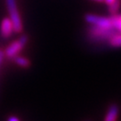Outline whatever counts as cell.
I'll use <instances>...</instances> for the list:
<instances>
[{
    "mask_svg": "<svg viewBox=\"0 0 121 121\" xmlns=\"http://www.w3.org/2000/svg\"><path fill=\"white\" fill-rule=\"evenodd\" d=\"M14 61H15V63H16L18 65H20V66H22V67H28L30 64V61L28 60L27 58L23 57V56H14Z\"/></svg>",
    "mask_w": 121,
    "mask_h": 121,
    "instance_id": "10",
    "label": "cell"
},
{
    "mask_svg": "<svg viewBox=\"0 0 121 121\" xmlns=\"http://www.w3.org/2000/svg\"><path fill=\"white\" fill-rule=\"evenodd\" d=\"M108 44L112 48H121V33L117 32L108 40Z\"/></svg>",
    "mask_w": 121,
    "mask_h": 121,
    "instance_id": "7",
    "label": "cell"
},
{
    "mask_svg": "<svg viewBox=\"0 0 121 121\" xmlns=\"http://www.w3.org/2000/svg\"><path fill=\"white\" fill-rule=\"evenodd\" d=\"M120 4H121V0H116L111 4H109L108 5V12H109V13L111 15L117 13L118 10L120 8Z\"/></svg>",
    "mask_w": 121,
    "mask_h": 121,
    "instance_id": "9",
    "label": "cell"
},
{
    "mask_svg": "<svg viewBox=\"0 0 121 121\" xmlns=\"http://www.w3.org/2000/svg\"><path fill=\"white\" fill-rule=\"evenodd\" d=\"M119 114V107L117 104H111L108 108L104 121H117Z\"/></svg>",
    "mask_w": 121,
    "mask_h": 121,
    "instance_id": "6",
    "label": "cell"
},
{
    "mask_svg": "<svg viewBox=\"0 0 121 121\" xmlns=\"http://www.w3.org/2000/svg\"><path fill=\"white\" fill-rule=\"evenodd\" d=\"M7 10H8L9 15H10V20L13 23V31L14 32H21L22 30V22L21 20V16L18 11L17 4L15 0H5Z\"/></svg>",
    "mask_w": 121,
    "mask_h": 121,
    "instance_id": "2",
    "label": "cell"
},
{
    "mask_svg": "<svg viewBox=\"0 0 121 121\" xmlns=\"http://www.w3.org/2000/svg\"><path fill=\"white\" fill-rule=\"evenodd\" d=\"M27 39H28L27 36L23 35L18 40L13 42L12 44H10L8 46V48L5 49L4 55L7 56L8 58L14 57L19 52L22 50V48L25 46V44L27 43Z\"/></svg>",
    "mask_w": 121,
    "mask_h": 121,
    "instance_id": "4",
    "label": "cell"
},
{
    "mask_svg": "<svg viewBox=\"0 0 121 121\" xmlns=\"http://www.w3.org/2000/svg\"><path fill=\"white\" fill-rule=\"evenodd\" d=\"M117 32V31L114 28L105 29L95 25H91L87 29V37L91 42L99 43V42L108 41L109 38H111Z\"/></svg>",
    "mask_w": 121,
    "mask_h": 121,
    "instance_id": "1",
    "label": "cell"
},
{
    "mask_svg": "<svg viewBox=\"0 0 121 121\" xmlns=\"http://www.w3.org/2000/svg\"><path fill=\"white\" fill-rule=\"evenodd\" d=\"M4 52L2 51V50H0V64H1V62H2V60H3V58H4Z\"/></svg>",
    "mask_w": 121,
    "mask_h": 121,
    "instance_id": "13",
    "label": "cell"
},
{
    "mask_svg": "<svg viewBox=\"0 0 121 121\" xmlns=\"http://www.w3.org/2000/svg\"><path fill=\"white\" fill-rule=\"evenodd\" d=\"M7 121H20V120H19V118H18V117L12 116V117H8V120H7Z\"/></svg>",
    "mask_w": 121,
    "mask_h": 121,
    "instance_id": "11",
    "label": "cell"
},
{
    "mask_svg": "<svg viewBox=\"0 0 121 121\" xmlns=\"http://www.w3.org/2000/svg\"><path fill=\"white\" fill-rule=\"evenodd\" d=\"M0 31H1V36L4 38H9L13 32V23L9 18H4L1 22V27H0Z\"/></svg>",
    "mask_w": 121,
    "mask_h": 121,
    "instance_id": "5",
    "label": "cell"
},
{
    "mask_svg": "<svg viewBox=\"0 0 121 121\" xmlns=\"http://www.w3.org/2000/svg\"><path fill=\"white\" fill-rule=\"evenodd\" d=\"M91 1H95V2H99V3H101V2H104V0H91Z\"/></svg>",
    "mask_w": 121,
    "mask_h": 121,
    "instance_id": "14",
    "label": "cell"
},
{
    "mask_svg": "<svg viewBox=\"0 0 121 121\" xmlns=\"http://www.w3.org/2000/svg\"><path fill=\"white\" fill-rule=\"evenodd\" d=\"M85 21L91 25H95L105 29H112V22L110 17H104L100 15L88 13L85 15Z\"/></svg>",
    "mask_w": 121,
    "mask_h": 121,
    "instance_id": "3",
    "label": "cell"
},
{
    "mask_svg": "<svg viewBox=\"0 0 121 121\" xmlns=\"http://www.w3.org/2000/svg\"><path fill=\"white\" fill-rule=\"evenodd\" d=\"M114 1H116V0H104V3L107 4V5H109V4H111L114 2Z\"/></svg>",
    "mask_w": 121,
    "mask_h": 121,
    "instance_id": "12",
    "label": "cell"
},
{
    "mask_svg": "<svg viewBox=\"0 0 121 121\" xmlns=\"http://www.w3.org/2000/svg\"><path fill=\"white\" fill-rule=\"evenodd\" d=\"M111 22H112V26L117 32L121 33V13L120 14H113L110 16Z\"/></svg>",
    "mask_w": 121,
    "mask_h": 121,
    "instance_id": "8",
    "label": "cell"
}]
</instances>
